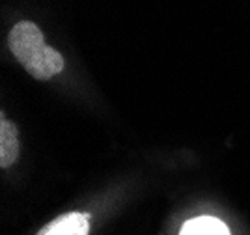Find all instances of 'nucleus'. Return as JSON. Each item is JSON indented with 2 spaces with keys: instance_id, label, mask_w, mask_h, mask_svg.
Listing matches in <instances>:
<instances>
[{
  "instance_id": "1",
  "label": "nucleus",
  "mask_w": 250,
  "mask_h": 235,
  "mask_svg": "<svg viewBox=\"0 0 250 235\" xmlns=\"http://www.w3.org/2000/svg\"><path fill=\"white\" fill-rule=\"evenodd\" d=\"M11 54L38 81H49L62 73L63 56L45 43L43 32L30 21H19L8 36Z\"/></svg>"
},
{
  "instance_id": "2",
  "label": "nucleus",
  "mask_w": 250,
  "mask_h": 235,
  "mask_svg": "<svg viewBox=\"0 0 250 235\" xmlns=\"http://www.w3.org/2000/svg\"><path fill=\"white\" fill-rule=\"evenodd\" d=\"M90 234V216L71 211L56 216L49 224H45L36 235H88Z\"/></svg>"
},
{
  "instance_id": "3",
  "label": "nucleus",
  "mask_w": 250,
  "mask_h": 235,
  "mask_svg": "<svg viewBox=\"0 0 250 235\" xmlns=\"http://www.w3.org/2000/svg\"><path fill=\"white\" fill-rule=\"evenodd\" d=\"M19 153H21V144H19L17 127L2 114L0 116V166L2 168L13 166L19 159Z\"/></svg>"
},
{
  "instance_id": "4",
  "label": "nucleus",
  "mask_w": 250,
  "mask_h": 235,
  "mask_svg": "<svg viewBox=\"0 0 250 235\" xmlns=\"http://www.w3.org/2000/svg\"><path fill=\"white\" fill-rule=\"evenodd\" d=\"M179 235H229V230L215 216H196L183 224Z\"/></svg>"
}]
</instances>
